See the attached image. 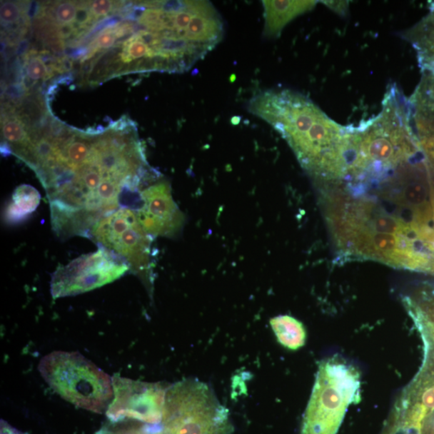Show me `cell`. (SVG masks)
<instances>
[{"label": "cell", "instance_id": "1", "mask_svg": "<svg viewBox=\"0 0 434 434\" xmlns=\"http://www.w3.org/2000/svg\"><path fill=\"white\" fill-rule=\"evenodd\" d=\"M325 216L337 248L335 261H375L434 273V229L418 211L388 198L323 188Z\"/></svg>", "mask_w": 434, "mask_h": 434}, {"label": "cell", "instance_id": "2", "mask_svg": "<svg viewBox=\"0 0 434 434\" xmlns=\"http://www.w3.org/2000/svg\"><path fill=\"white\" fill-rule=\"evenodd\" d=\"M248 111L281 133L318 182L339 178L347 127L326 116L308 97L289 89L266 91L255 96Z\"/></svg>", "mask_w": 434, "mask_h": 434}, {"label": "cell", "instance_id": "3", "mask_svg": "<svg viewBox=\"0 0 434 434\" xmlns=\"http://www.w3.org/2000/svg\"><path fill=\"white\" fill-rule=\"evenodd\" d=\"M360 373L340 355L319 365L301 434H337L350 405L360 401Z\"/></svg>", "mask_w": 434, "mask_h": 434}, {"label": "cell", "instance_id": "4", "mask_svg": "<svg viewBox=\"0 0 434 434\" xmlns=\"http://www.w3.org/2000/svg\"><path fill=\"white\" fill-rule=\"evenodd\" d=\"M229 412L211 388L196 380L168 387L158 434H232Z\"/></svg>", "mask_w": 434, "mask_h": 434}, {"label": "cell", "instance_id": "5", "mask_svg": "<svg viewBox=\"0 0 434 434\" xmlns=\"http://www.w3.org/2000/svg\"><path fill=\"white\" fill-rule=\"evenodd\" d=\"M38 369L56 393L83 410L106 412L113 398L110 376L79 353L47 355Z\"/></svg>", "mask_w": 434, "mask_h": 434}, {"label": "cell", "instance_id": "6", "mask_svg": "<svg viewBox=\"0 0 434 434\" xmlns=\"http://www.w3.org/2000/svg\"><path fill=\"white\" fill-rule=\"evenodd\" d=\"M89 239L123 258L130 271L151 289L156 256L154 238L140 223L136 209L123 207L104 217L93 228Z\"/></svg>", "mask_w": 434, "mask_h": 434}, {"label": "cell", "instance_id": "7", "mask_svg": "<svg viewBox=\"0 0 434 434\" xmlns=\"http://www.w3.org/2000/svg\"><path fill=\"white\" fill-rule=\"evenodd\" d=\"M129 271L123 258L99 246L97 251L59 267L51 279V293L54 298L81 295L111 283Z\"/></svg>", "mask_w": 434, "mask_h": 434}, {"label": "cell", "instance_id": "8", "mask_svg": "<svg viewBox=\"0 0 434 434\" xmlns=\"http://www.w3.org/2000/svg\"><path fill=\"white\" fill-rule=\"evenodd\" d=\"M112 383L113 398L106 412L111 423L131 420L150 425L161 423L168 387L123 378L119 375L113 376Z\"/></svg>", "mask_w": 434, "mask_h": 434}, {"label": "cell", "instance_id": "9", "mask_svg": "<svg viewBox=\"0 0 434 434\" xmlns=\"http://www.w3.org/2000/svg\"><path fill=\"white\" fill-rule=\"evenodd\" d=\"M136 209L140 223L151 237L175 238L184 226V215L172 196L168 181L159 180L140 193Z\"/></svg>", "mask_w": 434, "mask_h": 434}, {"label": "cell", "instance_id": "10", "mask_svg": "<svg viewBox=\"0 0 434 434\" xmlns=\"http://www.w3.org/2000/svg\"><path fill=\"white\" fill-rule=\"evenodd\" d=\"M316 1H263L264 7V36L276 38L287 24L316 7Z\"/></svg>", "mask_w": 434, "mask_h": 434}, {"label": "cell", "instance_id": "11", "mask_svg": "<svg viewBox=\"0 0 434 434\" xmlns=\"http://www.w3.org/2000/svg\"><path fill=\"white\" fill-rule=\"evenodd\" d=\"M40 202L41 195L35 188L29 184L20 185L5 209L6 221L11 224L23 221L36 211Z\"/></svg>", "mask_w": 434, "mask_h": 434}, {"label": "cell", "instance_id": "12", "mask_svg": "<svg viewBox=\"0 0 434 434\" xmlns=\"http://www.w3.org/2000/svg\"><path fill=\"white\" fill-rule=\"evenodd\" d=\"M2 108L1 130L4 143L12 150L23 148L30 140L28 127L18 116L16 106L4 104Z\"/></svg>", "mask_w": 434, "mask_h": 434}, {"label": "cell", "instance_id": "13", "mask_svg": "<svg viewBox=\"0 0 434 434\" xmlns=\"http://www.w3.org/2000/svg\"><path fill=\"white\" fill-rule=\"evenodd\" d=\"M271 325L278 342L283 346L297 350L304 346L306 333L304 326L296 318L280 316L271 319Z\"/></svg>", "mask_w": 434, "mask_h": 434}, {"label": "cell", "instance_id": "14", "mask_svg": "<svg viewBox=\"0 0 434 434\" xmlns=\"http://www.w3.org/2000/svg\"><path fill=\"white\" fill-rule=\"evenodd\" d=\"M78 2L63 1L56 2L51 6H42L43 16L54 22L57 26L73 25L75 24Z\"/></svg>", "mask_w": 434, "mask_h": 434}, {"label": "cell", "instance_id": "15", "mask_svg": "<svg viewBox=\"0 0 434 434\" xmlns=\"http://www.w3.org/2000/svg\"><path fill=\"white\" fill-rule=\"evenodd\" d=\"M27 9L24 7L23 4L12 1H2L0 8V20L1 26L8 28L11 25H21L29 21L27 16Z\"/></svg>", "mask_w": 434, "mask_h": 434}, {"label": "cell", "instance_id": "16", "mask_svg": "<svg viewBox=\"0 0 434 434\" xmlns=\"http://www.w3.org/2000/svg\"><path fill=\"white\" fill-rule=\"evenodd\" d=\"M154 426L145 425L136 420L111 423L102 427L96 434H152Z\"/></svg>", "mask_w": 434, "mask_h": 434}, {"label": "cell", "instance_id": "17", "mask_svg": "<svg viewBox=\"0 0 434 434\" xmlns=\"http://www.w3.org/2000/svg\"><path fill=\"white\" fill-rule=\"evenodd\" d=\"M24 62L27 78L30 81L36 82L40 80L48 81L49 79V68L38 55L31 56Z\"/></svg>", "mask_w": 434, "mask_h": 434}, {"label": "cell", "instance_id": "18", "mask_svg": "<svg viewBox=\"0 0 434 434\" xmlns=\"http://www.w3.org/2000/svg\"><path fill=\"white\" fill-rule=\"evenodd\" d=\"M123 3L110 1V0H95V1H89V9L98 21L100 17H105L114 10L122 9L125 5Z\"/></svg>", "mask_w": 434, "mask_h": 434}, {"label": "cell", "instance_id": "19", "mask_svg": "<svg viewBox=\"0 0 434 434\" xmlns=\"http://www.w3.org/2000/svg\"><path fill=\"white\" fill-rule=\"evenodd\" d=\"M4 96L9 100L8 104H11L12 102L16 106L28 97L29 89L22 82L14 83V84L5 87Z\"/></svg>", "mask_w": 434, "mask_h": 434}, {"label": "cell", "instance_id": "20", "mask_svg": "<svg viewBox=\"0 0 434 434\" xmlns=\"http://www.w3.org/2000/svg\"><path fill=\"white\" fill-rule=\"evenodd\" d=\"M323 3H325L330 9L337 11L338 14L341 15L345 14L348 6V2L345 1H326Z\"/></svg>", "mask_w": 434, "mask_h": 434}, {"label": "cell", "instance_id": "21", "mask_svg": "<svg viewBox=\"0 0 434 434\" xmlns=\"http://www.w3.org/2000/svg\"><path fill=\"white\" fill-rule=\"evenodd\" d=\"M0 434H28L22 433L11 426L4 420H1V428H0Z\"/></svg>", "mask_w": 434, "mask_h": 434}]
</instances>
